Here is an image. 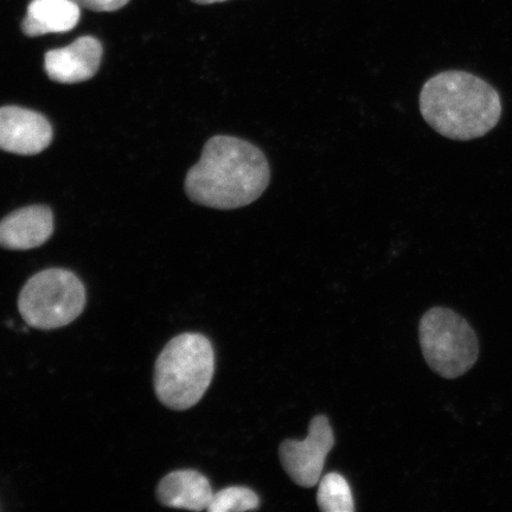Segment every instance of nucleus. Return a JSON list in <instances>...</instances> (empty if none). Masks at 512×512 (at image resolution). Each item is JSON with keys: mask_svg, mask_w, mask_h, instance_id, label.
Returning a JSON list of instances; mask_svg holds the SVG:
<instances>
[{"mask_svg": "<svg viewBox=\"0 0 512 512\" xmlns=\"http://www.w3.org/2000/svg\"><path fill=\"white\" fill-rule=\"evenodd\" d=\"M271 182V166L258 146L234 136H214L188 171L184 189L198 206L234 210L249 206Z\"/></svg>", "mask_w": 512, "mask_h": 512, "instance_id": "nucleus-1", "label": "nucleus"}, {"mask_svg": "<svg viewBox=\"0 0 512 512\" xmlns=\"http://www.w3.org/2000/svg\"><path fill=\"white\" fill-rule=\"evenodd\" d=\"M422 118L441 136L469 142L486 136L502 117L501 95L490 83L463 70L427 80L419 98Z\"/></svg>", "mask_w": 512, "mask_h": 512, "instance_id": "nucleus-2", "label": "nucleus"}, {"mask_svg": "<svg viewBox=\"0 0 512 512\" xmlns=\"http://www.w3.org/2000/svg\"><path fill=\"white\" fill-rule=\"evenodd\" d=\"M215 373V352L206 336L183 334L171 339L155 366V390L164 406L187 411L201 401Z\"/></svg>", "mask_w": 512, "mask_h": 512, "instance_id": "nucleus-3", "label": "nucleus"}, {"mask_svg": "<svg viewBox=\"0 0 512 512\" xmlns=\"http://www.w3.org/2000/svg\"><path fill=\"white\" fill-rule=\"evenodd\" d=\"M419 338L425 361L435 374L453 380L475 367L479 343L467 320L447 307H433L422 316Z\"/></svg>", "mask_w": 512, "mask_h": 512, "instance_id": "nucleus-4", "label": "nucleus"}, {"mask_svg": "<svg viewBox=\"0 0 512 512\" xmlns=\"http://www.w3.org/2000/svg\"><path fill=\"white\" fill-rule=\"evenodd\" d=\"M86 305V290L76 275L61 268L37 273L24 285L18 310L32 328L54 330L73 323Z\"/></svg>", "mask_w": 512, "mask_h": 512, "instance_id": "nucleus-5", "label": "nucleus"}, {"mask_svg": "<svg viewBox=\"0 0 512 512\" xmlns=\"http://www.w3.org/2000/svg\"><path fill=\"white\" fill-rule=\"evenodd\" d=\"M335 435L325 415L310 422L303 441L287 439L279 447V458L287 475L302 488H313L322 479L326 457L334 448Z\"/></svg>", "mask_w": 512, "mask_h": 512, "instance_id": "nucleus-6", "label": "nucleus"}, {"mask_svg": "<svg viewBox=\"0 0 512 512\" xmlns=\"http://www.w3.org/2000/svg\"><path fill=\"white\" fill-rule=\"evenodd\" d=\"M53 140V128L42 114L25 108H0V150L21 156H34L46 150Z\"/></svg>", "mask_w": 512, "mask_h": 512, "instance_id": "nucleus-7", "label": "nucleus"}, {"mask_svg": "<svg viewBox=\"0 0 512 512\" xmlns=\"http://www.w3.org/2000/svg\"><path fill=\"white\" fill-rule=\"evenodd\" d=\"M102 54V44L92 36H83L70 46L48 51L44 68L50 80L73 85L92 79L98 72Z\"/></svg>", "mask_w": 512, "mask_h": 512, "instance_id": "nucleus-8", "label": "nucleus"}, {"mask_svg": "<svg viewBox=\"0 0 512 512\" xmlns=\"http://www.w3.org/2000/svg\"><path fill=\"white\" fill-rule=\"evenodd\" d=\"M53 232L54 216L48 207L22 208L0 221V247L28 251L44 245Z\"/></svg>", "mask_w": 512, "mask_h": 512, "instance_id": "nucleus-9", "label": "nucleus"}, {"mask_svg": "<svg viewBox=\"0 0 512 512\" xmlns=\"http://www.w3.org/2000/svg\"><path fill=\"white\" fill-rule=\"evenodd\" d=\"M213 496L208 478L195 470L171 472L157 488L159 503L169 508L207 510Z\"/></svg>", "mask_w": 512, "mask_h": 512, "instance_id": "nucleus-10", "label": "nucleus"}, {"mask_svg": "<svg viewBox=\"0 0 512 512\" xmlns=\"http://www.w3.org/2000/svg\"><path fill=\"white\" fill-rule=\"evenodd\" d=\"M81 6L74 0H32L22 22L29 37L64 34L79 24Z\"/></svg>", "mask_w": 512, "mask_h": 512, "instance_id": "nucleus-11", "label": "nucleus"}, {"mask_svg": "<svg viewBox=\"0 0 512 512\" xmlns=\"http://www.w3.org/2000/svg\"><path fill=\"white\" fill-rule=\"evenodd\" d=\"M317 503L324 512H352L355 510L354 498L347 479L332 472L319 480Z\"/></svg>", "mask_w": 512, "mask_h": 512, "instance_id": "nucleus-12", "label": "nucleus"}, {"mask_svg": "<svg viewBox=\"0 0 512 512\" xmlns=\"http://www.w3.org/2000/svg\"><path fill=\"white\" fill-rule=\"evenodd\" d=\"M260 507L258 495L245 486H230L214 494L208 507L209 512L249 511Z\"/></svg>", "mask_w": 512, "mask_h": 512, "instance_id": "nucleus-13", "label": "nucleus"}, {"mask_svg": "<svg viewBox=\"0 0 512 512\" xmlns=\"http://www.w3.org/2000/svg\"><path fill=\"white\" fill-rule=\"evenodd\" d=\"M81 8L95 12H113L124 8L130 0H74Z\"/></svg>", "mask_w": 512, "mask_h": 512, "instance_id": "nucleus-14", "label": "nucleus"}, {"mask_svg": "<svg viewBox=\"0 0 512 512\" xmlns=\"http://www.w3.org/2000/svg\"><path fill=\"white\" fill-rule=\"evenodd\" d=\"M191 2L198 4V5H211V4L228 2V0H191Z\"/></svg>", "mask_w": 512, "mask_h": 512, "instance_id": "nucleus-15", "label": "nucleus"}]
</instances>
